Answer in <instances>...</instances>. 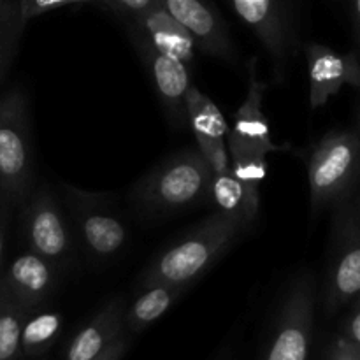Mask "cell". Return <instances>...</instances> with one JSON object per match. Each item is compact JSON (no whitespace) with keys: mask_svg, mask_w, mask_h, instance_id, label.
Returning a JSON list of instances; mask_svg holds the SVG:
<instances>
[{"mask_svg":"<svg viewBox=\"0 0 360 360\" xmlns=\"http://www.w3.org/2000/svg\"><path fill=\"white\" fill-rule=\"evenodd\" d=\"M245 227L214 211L202 224L162 252L141 276V287L150 283L193 285L243 238Z\"/></svg>","mask_w":360,"mask_h":360,"instance_id":"cell-1","label":"cell"},{"mask_svg":"<svg viewBox=\"0 0 360 360\" xmlns=\"http://www.w3.org/2000/svg\"><path fill=\"white\" fill-rule=\"evenodd\" d=\"M211 169L199 150H185L148 172L130 190V202L146 217H164L210 202Z\"/></svg>","mask_w":360,"mask_h":360,"instance_id":"cell-2","label":"cell"},{"mask_svg":"<svg viewBox=\"0 0 360 360\" xmlns=\"http://www.w3.org/2000/svg\"><path fill=\"white\" fill-rule=\"evenodd\" d=\"M313 213L360 190V132L330 130L306 155Z\"/></svg>","mask_w":360,"mask_h":360,"instance_id":"cell-3","label":"cell"},{"mask_svg":"<svg viewBox=\"0 0 360 360\" xmlns=\"http://www.w3.org/2000/svg\"><path fill=\"white\" fill-rule=\"evenodd\" d=\"M333 207L323 308L333 315L360 294V190Z\"/></svg>","mask_w":360,"mask_h":360,"instance_id":"cell-4","label":"cell"},{"mask_svg":"<svg viewBox=\"0 0 360 360\" xmlns=\"http://www.w3.org/2000/svg\"><path fill=\"white\" fill-rule=\"evenodd\" d=\"M0 192L13 206H23L34 192L28 98L18 88L0 97Z\"/></svg>","mask_w":360,"mask_h":360,"instance_id":"cell-5","label":"cell"},{"mask_svg":"<svg viewBox=\"0 0 360 360\" xmlns=\"http://www.w3.org/2000/svg\"><path fill=\"white\" fill-rule=\"evenodd\" d=\"M62 195L74 239L90 260L104 264L116 259L129 241V229L109 197L70 185H62Z\"/></svg>","mask_w":360,"mask_h":360,"instance_id":"cell-6","label":"cell"},{"mask_svg":"<svg viewBox=\"0 0 360 360\" xmlns=\"http://www.w3.org/2000/svg\"><path fill=\"white\" fill-rule=\"evenodd\" d=\"M315 302L316 281L304 271L290 281L281 297L262 360H308Z\"/></svg>","mask_w":360,"mask_h":360,"instance_id":"cell-7","label":"cell"},{"mask_svg":"<svg viewBox=\"0 0 360 360\" xmlns=\"http://www.w3.org/2000/svg\"><path fill=\"white\" fill-rule=\"evenodd\" d=\"M23 207V236L28 250L60 269L72 262L74 232L53 192L34 190Z\"/></svg>","mask_w":360,"mask_h":360,"instance_id":"cell-8","label":"cell"},{"mask_svg":"<svg viewBox=\"0 0 360 360\" xmlns=\"http://www.w3.org/2000/svg\"><path fill=\"white\" fill-rule=\"evenodd\" d=\"M243 23L257 35L273 62L274 76L283 81L295 51V32L288 0H229Z\"/></svg>","mask_w":360,"mask_h":360,"instance_id":"cell-9","label":"cell"},{"mask_svg":"<svg viewBox=\"0 0 360 360\" xmlns=\"http://www.w3.org/2000/svg\"><path fill=\"white\" fill-rule=\"evenodd\" d=\"M130 39L150 72L151 83H153L155 91H157L169 120L174 125L183 127L186 123L185 97L188 88L192 86L188 65L155 49L143 35H139L132 28H130Z\"/></svg>","mask_w":360,"mask_h":360,"instance_id":"cell-10","label":"cell"},{"mask_svg":"<svg viewBox=\"0 0 360 360\" xmlns=\"http://www.w3.org/2000/svg\"><path fill=\"white\" fill-rule=\"evenodd\" d=\"M158 4L190 32L197 49L236 62V49L227 23L207 0H158Z\"/></svg>","mask_w":360,"mask_h":360,"instance_id":"cell-11","label":"cell"},{"mask_svg":"<svg viewBox=\"0 0 360 360\" xmlns=\"http://www.w3.org/2000/svg\"><path fill=\"white\" fill-rule=\"evenodd\" d=\"M58 281L60 267L30 250L4 266L0 273V285L30 313L51 299Z\"/></svg>","mask_w":360,"mask_h":360,"instance_id":"cell-12","label":"cell"},{"mask_svg":"<svg viewBox=\"0 0 360 360\" xmlns=\"http://www.w3.org/2000/svg\"><path fill=\"white\" fill-rule=\"evenodd\" d=\"M309 74V105L322 108L345 84L360 86V58L357 53L340 55L323 44L311 42L306 48Z\"/></svg>","mask_w":360,"mask_h":360,"instance_id":"cell-13","label":"cell"},{"mask_svg":"<svg viewBox=\"0 0 360 360\" xmlns=\"http://www.w3.org/2000/svg\"><path fill=\"white\" fill-rule=\"evenodd\" d=\"M267 90V83L257 74V58H252L248 63V91L234 115V127L229 130L227 141L245 146L257 148L264 153H281L288 148V144L280 146L274 144L269 132V120L264 115V94Z\"/></svg>","mask_w":360,"mask_h":360,"instance_id":"cell-14","label":"cell"},{"mask_svg":"<svg viewBox=\"0 0 360 360\" xmlns=\"http://www.w3.org/2000/svg\"><path fill=\"white\" fill-rule=\"evenodd\" d=\"M130 28L143 35L155 49L186 65L195 58L197 44L190 32L160 4L130 18Z\"/></svg>","mask_w":360,"mask_h":360,"instance_id":"cell-15","label":"cell"},{"mask_svg":"<svg viewBox=\"0 0 360 360\" xmlns=\"http://www.w3.org/2000/svg\"><path fill=\"white\" fill-rule=\"evenodd\" d=\"M127 306L122 297L105 302L69 343L63 360H91L101 355L112 341L125 334Z\"/></svg>","mask_w":360,"mask_h":360,"instance_id":"cell-16","label":"cell"},{"mask_svg":"<svg viewBox=\"0 0 360 360\" xmlns=\"http://www.w3.org/2000/svg\"><path fill=\"white\" fill-rule=\"evenodd\" d=\"M192 285L186 283H150L141 287L139 295L125 311V333L139 334L160 320Z\"/></svg>","mask_w":360,"mask_h":360,"instance_id":"cell-17","label":"cell"},{"mask_svg":"<svg viewBox=\"0 0 360 360\" xmlns=\"http://www.w3.org/2000/svg\"><path fill=\"white\" fill-rule=\"evenodd\" d=\"M210 202L214 204L218 213L232 218L248 231L259 217L260 202L253 200L245 186L236 179L231 171L217 172L211 176Z\"/></svg>","mask_w":360,"mask_h":360,"instance_id":"cell-18","label":"cell"},{"mask_svg":"<svg viewBox=\"0 0 360 360\" xmlns=\"http://www.w3.org/2000/svg\"><path fill=\"white\" fill-rule=\"evenodd\" d=\"M186 123L192 129L195 144L227 139L229 125L220 108L197 86H190L185 97Z\"/></svg>","mask_w":360,"mask_h":360,"instance_id":"cell-19","label":"cell"},{"mask_svg":"<svg viewBox=\"0 0 360 360\" xmlns=\"http://www.w3.org/2000/svg\"><path fill=\"white\" fill-rule=\"evenodd\" d=\"M63 316L58 311L35 309L28 313L21 330V359L42 357L62 333Z\"/></svg>","mask_w":360,"mask_h":360,"instance_id":"cell-20","label":"cell"},{"mask_svg":"<svg viewBox=\"0 0 360 360\" xmlns=\"http://www.w3.org/2000/svg\"><path fill=\"white\" fill-rule=\"evenodd\" d=\"M229 155H231V172L239 183L245 186L253 200L260 202V185L267 174V153L257 148L227 141Z\"/></svg>","mask_w":360,"mask_h":360,"instance_id":"cell-21","label":"cell"},{"mask_svg":"<svg viewBox=\"0 0 360 360\" xmlns=\"http://www.w3.org/2000/svg\"><path fill=\"white\" fill-rule=\"evenodd\" d=\"M28 313L0 285V360H23L20 341Z\"/></svg>","mask_w":360,"mask_h":360,"instance_id":"cell-22","label":"cell"},{"mask_svg":"<svg viewBox=\"0 0 360 360\" xmlns=\"http://www.w3.org/2000/svg\"><path fill=\"white\" fill-rule=\"evenodd\" d=\"M25 25L16 0H0V81L6 76L20 46Z\"/></svg>","mask_w":360,"mask_h":360,"instance_id":"cell-23","label":"cell"},{"mask_svg":"<svg viewBox=\"0 0 360 360\" xmlns=\"http://www.w3.org/2000/svg\"><path fill=\"white\" fill-rule=\"evenodd\" d=\"M18 4H20L21 16L25 21H30L32 18L60 9V7L72 6V4H102V6L111 7L109 0H18Z\"/></svg>","mask_w":360,"mask_h":360,"instance_id":"cell-24","label":"cell"},{"mask_svg":"<svg viewBox=\"0 0 360 360\" xmlns=\"http://www.w3.org/2000/svg\"><path fill=\"white\" fill-rule=\"evenodd\" d=\"M348 306H350V309H348V315L343 320L341 336L360 348V294Z\"/></svg>","mask_w":360,"mask_h":360,"instance_id":"cell-25","label":"cell"},{"mask_svg":"<svg viewBox=\"0 0 360 360\" xmlns=\"http://www.w3.org/2000/svg\"><path fill=\"white\" fill-rule=\"evenodd\" d=\"M323 360H360V348L345 340L343 336H338L327 348Z\"/></svg>","mask_w":360,"mask_h":360,"instance_id":"cell-26","label":"cell"},{"mask_svg":"<svg viewBox=\"0 0 360 360\" xmlns=\"http://www.w3.org/2000/svg\"><path fill=\"white\" fill-rule=\"evenodd\" d=\"M109 4H111V9H116L120 13L127 14L129 18H134L157 6L158 0H109Z\"/></svg>","mask_w":360,"mask_h":360,"instance_id":"cell-27","label":"cell"},{"mask_svg":"<svg viewBox=\"0 0 360 360\" xmlns=\"http://www.w3.org/2000/svg\"><path fill=\"white\" fill-rule=\"evenodd\" d=\"M13 204L7 197L0 192V273L4 269V255H6V239H7V221H9V211Z\"/></svg>","mask_w":360,"mask_h":360,"instance_id":"cell-28","label":"cell"},{"mask_svg":"<svg viewBox=\"0 0 360 360\" xmlns=\"http://www.w3.org/2000/svg\"><path fill=\"white\" fill-rule=\"evenodd\" d=\"M130 348V336L129 334H122L116 341H112L101 355H97L91 360H122L123 355L127 354V350Z\"/></svg>","mask_w":360,"mask_h":360,"instance_id":"cell-29","label":"cell"},{"mask_svg":"<svg viewBox=\"0 0 360 360\" xmlns=\"http://www.w3.org/2000/svg\"><path fill=\"white\" fill-rule=\"evenodd\" d=\"M352 21H354V35L357 44V55L360 58V0H352Z\"/></svg>","mask_w":360,"mask_h":360,"instance_id":"cell-30","label":"cell"},{"mask_svg":"<svg viewBox=\"0 0 360 360\" xmlns=\"http://www.w3.org/2000/svg\"><path fill=\"white\" fill-rule=\"evenodd\" d=\"M359 91H360V86H359ZM355 129L360 132V98H359V105H357V123H355Z\"/></svg>","mask_w":360,"mask_h":360,"instance_id":"cell-31","label":"cell"},{"mask_svg":"<svg viewBox=\"0 0 360 360\" xmlns=\"http://www.w3.org/2000/svg\"><path fill=\"white\" fill-rule=\"evenodd\" d=\"M16 2H18V0H16Z\"/></svg>","mask_w":360,"mask_h":360,"instance_id":"cell-32","label":"cell"}]
</instances>
